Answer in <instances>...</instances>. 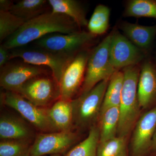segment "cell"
I'll return each instance as SVG.
<instances>
[{
    "label": "cell",
    "instance_id": "obj_25",
    "mask_svg": "<svg viewBox=\"0 0 156 156\" xmlns=\"http://www.w3.org/2000/svg\"><path fill=\"white\" fill-rule=\"evenodd\" d=\"M26 22L10 11H0V42L14 34Z\"/></svg>",
    "mask_w": 156,
    "mask_h": 156
},
{
    "label": "cell",
    "instance_id": "obj_8",
    "mask_svg": "<svg viewBox=\"0 0 156 156\" xmlns=\"http://www.w3.org/2000/svg\"><path fill=\"white\" fill-rule=\"evenodd\" d=\"M44 66L24 62H8L1 69L0 85L6 91L17 92L25 83L38 76L47 74Z\"/></svg>",
    "mask_w": 156,
    "mask_h": 156
},
{
    "label": "cell",
    "instance_id": "obj_29",
    "mask_svg": "<svg viewBox=\"0 0 156 156\" xmlns=\"http://www.w3.org/2000/svg\"><path fill=\"white\" fill-rule=\"evenodd\" d=\"M14 3L10 0L0 1V11H10Z\"/></svg>",
    "mask_w": 156,
    "mask_h": 156
},
{
    "label": "cell",
    "instance_id": "obj_26",
    "mask_svg": "<svg viewBox=\"0 0 156 156\" xmlns=\"http://www.w3.org/2000/svg\"><path fill=\"white\" fill-rule=\"evenodd\" d=\"M126 137L116 136L104 142L99 143L97 156H126Z\"/></svg>",
    "mask_w": 156,
    "mask_h": 156
},
{
    "label": "cell",
    "instance_id": "obj_17",
    "mask_svg": "<svg viewBox=\"0 0 156 156\" xmlns=\"http://www.w3.org/2000/svg\"><path fill=\"white\" fill-rule=\"evenodd\" d=\"M52 12L64 14L73 20L80 28L87 27L86 12L80 3L76 0H49Z\"/></svg>",
    "mask_w": 156,
    "mask_h": 156
},
{
    "label": "cell",
    "instance_id": "obj_5",
    "mask_svg": "<svg viewBox=\"0 0 156 156\" xmlns=\"http://www.w3.org/2000/svg\"><path fill=\"white\" fill-rule=\"evenodd\" d=\"M110 79L101 81L89 92L72 100L73 123L79 126H89L100 115Z\"/></svg>",
    "mask_w": 156,
    "mask_h": 156
},
{
    "label": "cell",
    "instance_id": "obj_6",
    "mask_svg": "<svg viewBox=\"0 0 156 156\" xmlns=\"http://www.w3.org/2000/svg\"><path fill=\"white\" fill-rule=\"evenodd\" d=\"M2 103L18 112L37 129L43 132H56L48 109L37 106L17 92L6 91L1 95Z\"/></svg>",
    "mask_w": 156,
    "mask_h": 156
},
{
    "label": "cell",
    "instance_id": "obj_21",
    "mask_svg": "<svg viewBox=\"0 0 156 156\" xmlns=\"http://www.w3.org/2000/svg\"><path fill=\"white\" fill-rule=\"evenodd\" d=\"M47 3L45 0H22L14 4L10 12L26 22L45 13Z\"/></svg>",
    "mask_w": 156,
    "mask_h": 156
},
{
    "label": "cell",
    "instance_id": "obj_11",
    "mask_svg": "<svg viewBox=\"0 0 156 156\" xmlns=\"http://www.w3.org/2000/svg\"><path fill=\"white\" fill-rule=\"evenodd\" d=\"M76 139L75 133L71 131L39 134L31 147L29 156L61 155L74 143Z\"/></svg>",
    "mask_w": 156,
    "mask_h": 156
},
{
    "label": "cell",
    "instance_id": "obj_19",
    "mask_svg": "<svg viewBox=\"0 0 156 156\" xmlns=\"http://www.w3.org/2000/svg\"><path fill=\"white\" fill-rule=\"evenodd\" d=\"M100 115L99 143H101L116 137L119 122V108H110Z\"/></svg>",
    "mask_w": 156,
    "mask_h": 156
},
{
    "label": "cell",
    "instance_id": "obj_7",
    "mask_svg": "<svg viewBox=\"0 0 156 156\" xmlns=\"http://www.w3.org/2000/svg\"><path fill=\"white\" fill-rule=\"evenodd\" d=\"M11 59L20 58L29 64L49 68L52 76L58 83L68 65L73 59L40 49L39 50H26L17 48L11 51Z\"/></svg>",
    "mask_w": 156,
    "mask_h": 156
},
{
    "label": "cell",
    "instance_id": "obj_13",
    "mask_svg": "<svg viewBox=\"0 0 156 156\" xmlns=\"http://www.w3.org/2000/svg\"><path fill=\"white\" fill-rule=\"evenodd\" d=\"M156 130V108L140 117L135 125L131 149L134 156H141L151 147Z\"/></svg>",
    "mask_w": 156,
    "mask_h": 156
},
{
    "label": "cell",
    "instance_id": "obj_30",
    "mask_svg": "<svg viewBox=\"0 0 156 156\" xmlns=\"http://www.w3.org/2000/svg\"><path fill=\"white\" fill-rule=\"evenodd\" d=\"M151 147H152L156 150V130L154 135L153 138Z\"/></svg>",
    "mask_w": 156,
    "mask_h": 156
},
{
    "label": "cell",
    "instance_id": "obj_3",
    "mask_svg": "<svg viewBox=\"0 0 156 156\" xmlns=\"http://www.w3.org/2000/svg\"><path fill=\"white\" fill-rule=\"evenodd\" d=\"M113 34L107 36L90 52L80 95L90 91L98 83L110 79L116 71L110 61Z\"/></svg>",
    "mask_w": 156,
    "mask_h": 156
},
{
    "label": "cell",
    "instance_id": "obj_27",
    "mask_svg": "<svg viewBox=\"0 0 156 156\" xmlns=\"http://www.w3.org/2000/svg\"><path fill=\"white\" fill-rule=\"evenodd\" d=\"M29 140H1L0 156H29L31 145Z\"/></svg>",
    "mask_w": 156,
    "mask_h": 156
},
{
    "label": "cell",
    "instance_id": "obj_16",
    "mask_svg": "<svg viewBox=\"0 0 156 156\" xmlns=\"http://www.w3.org/2000/svg\"><path fill=\"white\" fill-rule=\"evenodd\" d=\"M31 136L32 132L29 128L21 120L8 115L1 116V140H29Z\"/></svg>",
    "mask_w": 156,
    "mask_h": 156
},
{
    "label": "cell",
    "instance_id": "obj_23",
    "mask_svg": "<svg viewBox=\"0 0 156 156\" xmlns=\"http://www.w3.org/2000/svg\"><path fill=\"white\" fill-rule=\"evenodd\" d=\"M110 11L103 5L96 6L91 18L88 21L89 32L95 36L103 34L108 29Z\"/></svg>",
    "mask_w": 156,
    "mask_h": 156
},
{
    "label": "cell",
    "instance_id": "obj_10",
    "mask_svg": "<svg viewBox=\"0 0 156 156\" xmlns=\"http://www.w3.org/2000/svg\"><path fill=\"white\" fill-rule=\"evenodd\" d=\"M90 52L78 53L66 69L59 83L60 99L70 101L83 86Z\"/></svg>",
    "mask_w": 156,
    "mask_h": 156
},
{
    "label": "cell",
    "instance_id": "obj_22",
    "mask_svg": "<svg viewBox=\"0 0 156 156\" xmlns=\"http://www.w3.org/2000/svg\"><path fill=\"white\" fill-rule=\"evenodd\" d=\"M99 142V128L92 126L87 138L72 149L65 156H97Z\"/></svg>",
    "mask_w": 156,
    "mask_h": 156
},
{
    "label": "cell",
    "instance_id": "obj_18",
    "mask_svg": "<svg viewBox=\"0 0 156 156\" xmlns=\"http://www.w3.org/2000/svg\"><path fill=\"white\" fill-rule=\"evenodd\" d=\"M48 113L57 131H71L73 123L72 100L60 99L48 109Z\"/></svg>",
    "mask_w": 156,
    "mask_h": 156
},
{
    "label": "cell",
    "instance_id": "obj_28",
    "mask_svg": "<svg viewBox=\"0 0 156 156\" xmlns=\"http://www.w3.org/2000/svg\"><path fill=\"white\" fill-rule=\"evenodd\" d=\"M11 59V52L3 44L0 46V68L4 67Z\"/></svg>",
    "mask_w": 156,
    "mask_h": 156
},
{
    "label": "cell",
    "instance_id": "obj_1",
    "mask_svg": "<svg viewBox=\"0 0 156 156\" xmlns=\"http://www.w3.org/2000/svg\"><path fill=\"white\" fill-rule=\"evenodd\" d=\"M80 28L72 19L64 14L45 12L26 21L3 44L9 50H14L47 35L72 34L81 31Z\"/></svg>",
    "mask_w": 156,
    "mask_h": 156
},
{
    "label": "cell",
    "instance_id": "obj_20",
    "mask_svg": "<svg viewBox=\"0 0 156 156\" xmlns=\"http://www.w3.org/2000/svg\"><path fill=\"white\" fill-rule=\"evenodd\" d=\"M124 79L123 72L120 70L116 71L111 77L105 94L101 113L110 108L119 106Z\"/></svg>",
    "mask_w": 156,
    "mask_h": 156
},
{
    "label": "cell",
    "instance_id": "obj_4",
    "mask_svg": "<svg viewBox=\"0 0 156 156\" xmlns=\"http://www.w3.org/2000/svg\"><path fill=\"white\" fill-rule=\"evenodd\" d=\"M96 36L90 32L80 31L70 34L54 33L47 35L34 41L40 49L62 56L73 58L92 43Z\"/></svg>",
    "mask_w": 156,
    "mask_h": 156
},
{
    "label": "cell",
    "instance_id": "obj_24",
    "mask_svg": "<svg viewBox=\"0 0 156 156\" xmlns=\"http://www.w3.org/2000/svg\"><path fill=\"white\" fill-rule=\"evenodd\" d=\"M126 17H150L156 19V1L133 0L128 3L125 11Z\"/></svg>",
    "mask_w": 156,
    "mask_h": 156
},
{
    "label": "cell",
    "instance_id": "obj_14",
    "mask_svg": "<svg viewBox=\"0 0 156 156\" xmlns=\"http://www.w3.org/2000/svg\"><path fill=\"white\" fill-rule=\"evenodd\" d=\"M137 96L142 108H147L156 98V67L151 62H145L140 69Z\"/></svg>",
    "mask_w": 156,
    "mask_h": 156
},
{
    "label": "cell",
    "instance_id": "obj_15",
    "mask_svg": "<svg viewBox=\"0 0 156 156\" xmlns=\"http://www.w3.org/2000/svg\"><path fill=\"white\" fill-rule=\"evenodd\" d=\"M122 30L126 37L144 50L150 48L156 36V25L144 26L126 22L123 23Z\"/></svg>",
    "mask_w": 156,
    "mask_h": 156
},
{
    "label": "cell",
    "instance_id": "obj_12",
    "mask_svg": "<svg viewBox=\"0 0 156 156\" xmlns=\"http://www.w3.org/2000/svg\"><path fill=\"white\" fill-rule=\"evenodd\" d=\"M144 57V53L128 38L119 33L113 34L110 61L116 70L137 65Z\"/></svg>",
    "mask_w": 156,
    "mask_h": 156
},
{
    "label": "cell",
    "instance_id": "obj_31",
    "mask_svg": "<svg viewBox=\"0 0 156 156\" xmlns=\"http://www.w3.org/2000/svg\"><path fill=\"white\" fill-rule=\"evenodd\" d=\"M45 156H61L60 154L51 155H48Z\"/></svg>",
    "mask_w": 156,
    "mask_h": 156
},
{
    "label": "cell",
    "instance_id": "obj_2",
    "mask_svg": "<svg viewBox=\"0 0 156 156\" xmlns=\"http://www.w3.org/2000/svg\"><path fill=\"white\" fill-rule=\"evenodd\" d=\"M124 79L119 106V136L126 137L139 119L140 108L137 96V85L140 69L137 65L123 69Z\"/></svg>",
    "mask_w": 156,
    "mask_h": 156
},
{
    "label": "cell",
    "instance_id": "obj_9",
    "mask_svg": "<svg viewBox=\"0 0 156 156\" xmlns=\"http://www.w3.org/2000/svg\"><path fill=\"white\" fill-rule=\"evenodd\" d=\"M17 92L40 107L48 105L56 98H60L58 83L54 78L49 77L46 75L30 80Z\"/></svg>",
    "mask_w": 156,
    "mask_h": 156
}]
</instances>
